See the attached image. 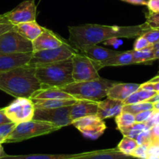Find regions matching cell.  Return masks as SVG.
<instances>
[{
	"mask_svg": "<svg viewBox=\"0 0 159 159\" xmlns=\"http://www.w3.org/2000/svg\"><path fill=\"white\" fill-rule=\"evenodd\" d=\"M9 122H11V121L9 120V118H8L7 116H6V115L5 114L4 108L0 109V125Z\"/></svg>",
	"mask_w": 159,
	"mask_h": 159,
	"instance_id": "42",
	"label": "cell"
},
{
	"mask_svg": "<svg viewBox=\"0 0 159 159\" xmlns=\"http://www.w3.org/2000/svg\"><path fill=\"white\" fill-rule=\"evenodd\" d=\"M14 28V25L10 23L6 16V14L0 15V35Z\"/></svg>",
	"mask_w": 159,
	"mask_h": 159,
	"instance_id": "37",
	"label": "cell"
},
{
	"mask_svg": "<svg viewBox=\"0 0 159 159\" xmlns=\"http://www.w3.org/2000/svg\"><path fill=\"white\" fill-rule=\"evenodd\" d=\"M133 52L132 50L127 51H121L120 54L113 56L108 60L99 63L101 68L105 67H117L124 66V65H134Z\"/></svg>",
	"mask_w": 159,
	"mask_h": 159,
	"instance_id": "22",
	"label": "cell"
},
{
	"mask_svg": "<svg viewBox=\"0 0 159 159\" xmlns=\"http://www.w3.org/2000/svg\"><path fill=\"white\" fill-rule=\"evenodd\" d=\"M16 125V124L13 122L6 123V124L0 125V138L3 141V144H4L5 139L10 134L11 132L15 128Z\"/></svg>",
	"mask_w": 159,
	"mask_h": 159,
	"instance_id": "32",
	"label": "cell"
},
{
	"mask_svg": "<svg viewBox=\"0 0 159 159\" xmlns=\"http://www.w3.org/2000/svg\"><path fill=\"white\" fill-rule=\"evenodd\" d=\"M149 130L148 127L146 125L145 123H136L135 122L133 125L130 126V127H127L125 129H122L120 131L122 133L124 136L129 137L135 139L138 134L141 133V131L144 130Z\"/></svg>",
	"mask_w": 159,
	"mask_h": 159,
	"instance_id": "29",
	"label": "cell"
},
{
	"mask_svg": "<svg viewBox=\"0 0 159 159\" xmlns=\"http://www.w3.org/2000/svg\"><path fill=\"white\" fill-rule=\"evenodd\" d=\"M138 144L136 140L134 139V138H129V137L124 136L123 139L121 140L120 142L119 143L116 148L122 153L130 156L131 153L138 147Z\"/></svg>",
	"mask_w": 159,
	"mask_h": 159,
	"instance_id": "28",
	"label": "cell"
},
{
	"mask_svg": "<svg viewBox=\"0 0 159 159\" xmlns=\"http://www.w3.org/2000/svg\"><path fill=\"white\" fill-rule=\"evenodd\" d=\"M153 44H151L145 37L143 35L139 36L137 37L136 40H135L134 43V51H141V50H144L145 48H150Z\"/></svg>",
	"mask_w": 159,
	"mask_h": 159,
	"instance_id": "36",
	"label": "cell"
},
{
	"mask_svg": "<svg viewBox=\"0 0 159 159\" xmlns=\"http://www.w3.org/2000/svg\"><path fill=\"white\" fill-rule=\"evenodd\" d=\"M149 12L156 13L159 12V0H148L147 6Z\"/></svg>",
	"mask_w": 159,
	"mask_h": 159,
	"instance_id": "40",
	"label": "cell"
},
{
	"mask_svg": "<svg viewBox=\"0 0 159 159\" xmlns=\"http://www.w3.org/2000/svg\"><path fill=\"white\" fill-rule=\"evenodd\" d=\"M5 14L9 23L14 26L20 23L35 21L37 18V6L34 0H26Z\"/></svg>",
	"mask_w": 159,
	"mask_h": 159,
	"instance_id": "12",
	"label": "cell"
},
{
	"mask_svg": "<svg viewBox=\"0 0 159 159\" xmlns=\"http://www.w3.org/2000/svg\"><path fill=\"white\" fill-rule=\"evenodd\" d=\"M152 46L150 48H145L144 50H141V51L132 50L134 63L151 65L155 61H156V58L154 55L153 51H152Z\"/></svg>",
	"mask_w": 159,
	"mask_h": 159,
	"instance_id": "25",
	"label": "cell"
},
{
	"mask_svg": "<svg viewBox=\"0 0 159 159\" xmlns=\"http://www.w3.org/2000/svg\"><path fill=\"white\" fill-rule=\"evenodd\" d=\"M67 40L61 37L54 32L47 28H43V32L32 41L33 52L42 50L57 48L68 43Z\"/></svg>",
	"mask_w": 159,
	"mask_h": 159,
	"instance_id": "13",
	"label": "cell"
},
{
	"mask_svg": "<svg viewBox=\"0 0 159 159\" xmlns=\"http://www.w3.org/2000/svg\"><path fill=\"white\" fill-rule=\"evenodd\" d=\"M153 110H158V111H159V102H154V103H153Z\"/></svg>",
	"mask_w": 159,
	"mask_h": 159,
	"instance_id": "47",
	"label": "cell"
},
{
	"mask_svg": "<svg viewBox=\"0 0 159 159\" xmlns=\"http://www.w3.org/2000/svg\"><path fill=\"white\" fill-rule=\"evenodd\" d=\"M35 109H54L73 105L78 99H31Z\"/></svg>",
	"mask_w": 159,
	"mask_h": 159,
	"instance_id": "24",
	"label": "cell"
},
{
	"mask_svg": "<svg viewBox=\"0 0 159 159\" xmlns=\"http://www.w3.org/2000/svg\"><path fill=\"white\" fill-rule=\"evenodd\" d=\"M71 106L54 109H35L33 120L48 122L60 128L66 127L72 124L70 118Z\"/></svg>",
	"mask_w": 159,
	"mask_h": 159,
	"instance_id": "10",
	"label": "cell"
},
{
	"mask_svg": "<svg viewBox=\"0 0 159 159\" xmlns=\"http://www.w3.org/2000/svg\"><path fill=\"white\" fill-rule=\"evenodd\" d=\"M115 121L117 126V129L120 130L133 125L135 123V117L134 115L132 113L122 110L117 116H115Z\"/></svg>",
	"mask_w": 159,
	"mask_h": 159,
	"instance_id": "27",
	"label": "cell"
},
{
	"mask_svg": "<svg viewBox=\"0 0 159 159\" xmlns=\"http://www.w3.org/2000/svg\"><path fill=\"white\" fill-rule=\"evenodd\" d=\"M34 110L35 107L32 99L23 97L16 98L4 108L6 116L11 122L16 124L33 120Z\"/></svg>",
	"mask_w": 159,
	"mask_h": 159,
	"instance_id": "9",
	"label": "cell"
},
{
	"mask_svg": "<svg viewBox=\"0 0 159 159\" xmlns=\"http://www.w3.org/2000/svg\"><path fill=\"white\" fill-rule=\"evenodd\" d=\"M140 84L136 83L118 82L109 89L107 97L123 102L132 93L136 92L140 88Z\"/></svg>",
	"mask_w": 159,
	"mask_h": 159,
	"instance_id": "19",
	"label": "cell"
},
{
	"mask_svg": "<svg viewBox=\"0 0 159 159\" xmlns=\"http://www.w3.org/2000/svg\"><path fill=\"white\" fill-rule=\"evenodd\" d=\"M138 144H145V145H151L152 144V136H151L150 129L149 130L141 131L135 138Z\"/></svg>",
	"mask_w": 159,
	"mask_h": 159,
	"instance_id": "33",
	"label": "cell"
},
{
	"mask_svg": "<svg viewBox=\"0 0 159 159\" xmlns=\"http://www.w3.org/2000/svg\"><path fill=\"white\" fill-rule=\"evenodd\" d=\"M143 36L151 44H155L159 42V28H152L150 30L144 33Z\"/></svg>",
	"mask_w": 159,
	"mask_h": 159,
	"instance_id": "34",
	"label": "cell"
},
{
	"mask_svg": "<svg viewBox=\"0 0 159 159\" xmlns=\"http://www.w3.org/2000/svg\"><path fill=\"white\" fill-rule=\"evenodd\" d=\"M156 93L155 91H148V90L138 89L136 92L132 93L124 101H123V104L129 105V104H135L138 102H147L150 98H152Z\"/></svg>",
	"mask_w": 159,
	"mask_h": 159,
	"instance_id": "26",
	"label": "cell"
},
{
	"mask_svg": "<svg viewBox=\"0 0 159 159\" xmlns=\"http://www.w3.org/2000/svg\"><path fill=\"white\" fill-rule=\"evenodd\" d=\"M120 1L136 6H147L148 2V0H120Z\"/></svg>",
	"mask_w": 159,
	"mask_h": 159,
	"instance_id": "41",
	"label": "cell"
},
{
	"mask_svg": "<svg viewBox=\"0 0 159 159\" xmlns=\"http://www.w3.org/2000/svg\"><path fill=\"white\" fill-rule=\"evenodd\" d=\"M98 102L87 99H78L72 106L70 111L71 121L88 116H96L98 110Z\"/></svg>",
	"mask_w": 159,
	"mask_h": 159,
	"instance_id": "14",
	"label": "cell"
},
{
	"mask_svg": "<svg viewBox=\"0 0 159 159\" xmlns=\"http://www.w3.org/2000/svg\"><path fill=\"white\" fill-rule=\"evenodd\" d=\"M130 155H127L118 150L117 148L104 150L92 151L80 153L75 158L69 159H131Z\"/></svg>",
	"mask_w": 159,
	"mask_h": 159,
	"instance_id": "18",
	"label": "cell"
},
{
	"mask_svg": "<svg viewBox=\"0 0 159 159\" xmlns=\"http://www.w3.org/2000/svg\"><path fill=\"white\" fill-rule=\"evenodd\" d=\"M152 51H153L154 55H155L156 60L159 61V42L153 44V46H152Z\"/></svg>",
	"mask_w": 159,
	"mask_h": 159,
	"instance_id": "43",
	"label": "cell"
},
{
	"mask_svg": "<svg viewBox=\"0 0 159 159\" xmlns=\"http://www.w3.org/2000/svg\"><path fill=\"white\" fill-rule=\"evenodd\" d=\"M35 75L41 87L62 88L74 82L71 57L35 67Z\"/></svg>",
	"mask_w": 159,
	"mask_h": 159,
	"instance_id": "3",
	"label": "cell"
},
{
	"mask_svg": "<svg viewBox=\"0 0 159 159\" xmlns=\"http://www.w3.org/2000/svg\"><path fill=\"white\" fill-rule=\"evenodd\" d=\"M73 126L78 129L85 138L96 140L102 136L107 129V125L97 116H88L72 122Z\"/></svg>",
	"mask_w": 159,
	"mask_h": 159,
	"instance_id": "11",
	"label": "cell"
},
{
	"mask_svg": "<svg viewBox=\"0 0 159 159\" xmlns=\"http://www.w3.org/2000/svg\"><path fill=\"white\" fill-rule=\"evenodd\" d=\"M30 99H75L72 96L56 87H41L33 94Z\"/></svg>",
	"mask_w": 159,
	"mask_h": 159,
	"instance_id": "20",
	"label": "cell"
},
{
	"mask_svg": "<svg viewBox=\"0 0 159 159\" xmlns=\"http://www.w3.org/2000/svg\"><path fill=\"white\" fill-rule=\"evenodd\" d=\"M59 129L60 127L48 122L31 120L17 124L10 134L5 139L4 143L20 142L36 137L49 134Z\"/></svg>",
	"mask_w": 159,
	"mask_h": 159,
	"instance_id": "5",
	"label": "cell"
},
{
	"mask_svg": "<svg viewBox=\"0 0 159 159\" xmlns=\"http://www.w3.org/2000/svg\"><path fill=\"white\" fill-rule=\"evenodd\" d=\"M154 110H144L140 113H138L137 114L134 115L135 117V122L136 123H145L152 116V113H153Z\"/></svg>",
	"mask_w": 159,
	"mask_h": 159,
	"instance_id": "38",
	"label": "cell"
},
{
	"mask_svg": "<svg viewBox=\"0 0 159 159\" xmlns=\"http://www.w3.org/2000/svg\"><path fill=\"white\" fill-rule=\"evenodd\" d=\"M145 23L152 28H159V12L153 13L148 12L145 14Z\"/></svg>",
	"mask_w": 159,
	"mask_h": 159,
	"instance_id": "35",
	"label": "cell"
},
{
	"mask_svg": "<svg viewBox=\"0 0 159 159\" xmlns=\"http://www.w3.org/2000/svg\"><path fill=\"white\" fill-rule=\"evenodd\" d=\"M6 152H5L4 151V148H3V146H2V144H1L0 143V158H2L3 156H4L5 155H6Z\"/></svg>",
	"mask_w": 159,
	"mask_h": 159,
	"instance_id": "45",
	"label": "cell"
},
{
	"mask_svg": "<svg viewBox=\"0 0 159 159\" xmlns=\"http://www.w3.org/2000/svg\"><path fill=\"white\" fill-rule=\"evenodd\" d=\"M122 101L107 98L102 101L98 102V110L96 116L104 120L109 118L115 117L117 116L123 110Z\"/></svg>",
	"mask_w": 159,
	"mask_h": 159,
	"instance_id": "17",
	"label": "cell"
},
{
	"mask_svg": "<svg viewBox=\"0 0 159 159\" xmlns=\"http://www.w3.org/2000/svg\"><path fill=\"white\" fill-rule=\"evenodd\" d=\"M147 102H152V103H154V102H159V93H156L152 98L148 99Z\"/></svg>",
	"mask_w": 159,
	"mask_h": 159,
	"instance_id": "44",
	"label": "cell"
},
{
	"mask_svg": "<svg viewBox=\"0 0 159 159\" xmlns=\"http://www.w3.org/2000/svg\"><path fill=\"white\" fill-rule=\"evenodd\" d=\"M79 52L96 62H103L113 56L120 54L121 51L110 50L98 46V44L85 45L79 50Z\"/></svg>",
	"mask_w": 159,
	"mask_h": 159,
	"instance_id": "16",
	"label": "cell"
},
{
	"mask_svg": "<svg viewBox=\"0 0 159 159\" xmlns=\"http://www.w3.org/2000/svg\"><path fill=\"white\" fill-rule=\"evenodd\" d=\"M148 110H153V103L149 102H142L135 104L124 105V107H123L122 110L123 111L128 112V113L135 115L141 111Z\"/></svg>",
	"mask_w": 159,
	"mask_h": 159,
	"instance_id": "30",
	"label": "cell"
},
{
	"mask_svg": "<svg viewBox=\"0 0 159 159\" xmlns=\"http://www.w3.org/2000/svg\"><path fill=\"white\" fill-rule=\"evenodd\" d=\"M0 143H1V144H3V141L1 139V138H0Z\"/></svg>",
	"mask_w": 159,
	"mask_h": 159,
	"instance_id": "49",
	"label": "cell"
},
{
	"mask_svg": "<svg viewBox=\"0 0 159 159\" xmlns=\"http://www.w3.org/2000/svg\"><path fill=\"white\" fill-rule=\"evenodd\" d=\"M145 124L148 127L149 129L153 127L154 126L159 125V111L154 110L152 116H151L150 118L146 121Z\"/></svg>",
	"mask_w": 159,
	"mask_h": 159,
	"instance_id": "39",
	"label": "cell"
},
{
	"mask_svg": "<svg viewBox=\"0 0 159 159\" xmlns=\"http://www.w3.org/2000/svg\"><path fill=\"white\" fill-rule=\"evenodd\" d=\"M148 146L145 144H138V147L134 150L130 156L132 158L138 159H147L148 157Z\"/></svg>",
	"mask_w": 159,
	"mask_h": 159,
	"instance_id": "31",
	"label": "cell"
},
{
	"mask_svg": "<svg viewBox=\"0 0 159 159\" xmlns=\"http://www.w3.org/2000/svg\"><path fill=\"white\" fill-rule=\"evenodd\" d=\"M32 52V41L23 37L14 28L0 35V53L22 54Z\"/></svg>",
	"mask_w": 159,
	"mask_h": 159,
	"instance_id": "8",
	"label": "cell"
},
{
	"mask_svg": "<svg viewBox=\"0 0 159 159\" xmlns=\"http://www.w3.org/2000/svg\"><path fill=\"white\" fill-rule=\"evenodd\" d=\"M79 154H31L23 155H9L6 154L0 159H69L78 156Z\"/></svg>",
	"mask_w": 159,
	"mask_h": 159,
	"instance_id": "23",
	"label": "cell"
},
{
	"mask_svg": "<svg viewBox=\"0 0 159 159\" xmlns=\"http://www.w3.org/2000/svg\"><path fill=\"white\" fill-rule=\"evenodd\" d=\"M147 159H159V156H156V155H148Z\"/></svg>",
	"mask_w": 159,
	"mask_h": 159,
	"instance_id": "48",
	"label": "cell"
},
{
	"mask_svg": "<svg viewBox=\"0 0 159 159\" xmlns=\"http://www.w3.org/2000/svg\"><path fill=\"white\" fill-rule=\"evenodd\" d=\"M32 53H22V54L0 53V72L9 71L16 68L26 65L30 60Z\"/></svg>",
	"mask_w": 159,
	"mask_h": 159,
	"instance_id": "15",
	"label": "cell"
},
{
	"mask_svg": "<svg viewBox=\"0 0 159 159\" xmlns=\"http://www.w3.org/2000/svg\"><path fill=\"white\" fill-rule=\"evenodd\" d=\"M43 26L37 23V20L27 23H20L14 26V30L21 34L23 37L33 41L43 32Z\"/></svg>",
	"mask_w": 159,
	"mask_h": 159,
	"instance_id": "21",
	"label": "cell"
},
{
	"mask_svg": "<svg viewBox=\"0 0 159 159\" xmlns=\"http://www.w3.org/2000/svg\"><path fill=\"white\" fill-rule=\"evenodd\" d=\"M36 69L28 65L0 72V90L15 98H30L41 88Z\"/></svg>",
	"mask_w": 159,
	"mask_h": 159,
	"instance_id": "2",
	"label": "cell"
},
{
	"mask_svg": "<svg viewBox=\"0 0 159 159\" xmlns=\"http://www.w3.org/2000/svg\"><path fill=\"white\" fill-rule=\"evenodd\" d=\"M77 52L79 51L73 48L68 42V43H65L57 48L34 51L32 53L30 60L26 65L35 68L37 65L66 60L72 57Z\"/></svg>",
	"mask_w": 159,
	"mask_h": 159,
	"instance_id": "6",
	"label": "cell"
},
{
	"mask_svg": "<svg viewBox=\"0 0 159 159\" xmlns=\"http://www.w3.org/2000/svg\"><path fill=\"white\" fill-rule=\"evenodd\" d=\"M118 82L100 77L93 80L74 82L61 89L76 99L100 101L107 98L109 89Z\"/></svg>",
	"mask_w": 159,
	"mask_h": 159,
	"instance_id": "4",
	"label": "cell"
},
{
	"mask_svg": "<svg viewBox=\"0 0 159 159\" xmlns=\"http://www.w3.org/2000/svg\"><path fill=\"white\" fill-rule=\"evenodd\" d=\"M146 23L137 26H118L99 24H83L68 26L70 44L78 51L85 45L99 43L116 38H135L150 30Z\"/></svg>",
	"mask_w": 159,
	"mask_h": 159,
	"instance_id": "1",
	"label": "cell"
},
{
	"mask_svg": "<svg viewBox=\"0 0 159 159\" xmlns=\"http://www.w3.org/2000/svg\"><path fill=\"white\" fill-rule=\"evenodd\" d=\"M148 82H159V75H156V76H155V77H154V78H152V79H150V80H149Z\"/></svg>",
	"mask_w": 159,
	"mask_h": 159,
	"instance_id": "46",
	"label": "cell"
},
{
	"mask_svg": "<svg viewBox=\"0 0 159 159\" xmlns=\"http://www.w3.org/2000/svg\"><path fill=\"white\" fill-rule=\"evenodd\" d=\"M72 59V77L75 82L93 80L100 78L99 71L102 69L99 62L94 61L81 53L77 52Z\"/></svg>",
	"mask_w": 159,
	"mask_h": 159,
	"instance_id": "7",
	"label": "cell"
}]
</instances>
